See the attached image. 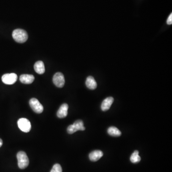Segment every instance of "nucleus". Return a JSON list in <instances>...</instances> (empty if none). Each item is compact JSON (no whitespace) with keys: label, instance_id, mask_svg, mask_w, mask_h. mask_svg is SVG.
Here are the masks:
<instances>
[{"label":"nucleus","instance_id":"obj_1","mask_svg":"<svg viewBox=\"0 0 172 172\" xmlns=\"http://www.w3.org/2000/svg\"><path fill=\"white\" fill-rule=\"evenodd\" d=\"M12 36L14 40L19 43H24L28 39V33L21 29L15 30L12 33Z\"/></svg>","mask_w":172,"mask_h":172},{"label":"nucleus","instance_id":"obj_2","mask_svg":"<svg viewBox=\"0 0 172 172\" xmlns=\"http://www.w3.org/2000/svg\"><path fill=\"white\" fill-rule=\"evenodd\" d=\"M18 165L20 169H24L28 167L29 163L28 155L25 152L20 151L17 154Z\"/></svg>","mask_w":172,"mask_h":172},{"label":"nucleus","instance_id":"obj_3","mask_svg":"<svg viewBox=\"0 0 172 172\" xmlns=\"http://www.w3.org/2000/svg\"><path fill=\"white\" fill-rule=\"evenodd\" d=\"M85 127L83 122L81 120H77L73 124L69 125L67 129V131L69 134H73L78 131H84Z\"/></svg>","mask_w":172,"mask_h":172},{"label":"nucleus","instance_id":"obj_4","mask_svg":"<svg viewBox=\"0 0 172 172\" xmlns=\"http://www.w3.org/2000/svg\"><path fill=\"white\" fill-rule=\"evenodd\" d=\"M18 127L22 131L24 132H29L31 129L30 121L26 118H21L17 122Z\"/></svg>","mask_w":172,"mask_h":172},{"label":"nucleus","instance_id":"obj_5","mask_svg":"<svg viewBox=\"0 0 172 172\" xmlns=\"http://www.w3.org/2000/svg\"><path fill=\"white\" fill-rule=\"evenodd\" d=\"M29 105L32 109L37 114H41L44 110L43 105L36 98H32L30 100Z\"/></svg>","mask_w":172,"mask_h":172},{"label":"nucleus","instance_id":"obj_6","mask_svg":"<svg viewBox=\"0 0 172 172\" xmlns=\"http://www.w3.org/2000/svg\"><path fill=\"white\" fill-rule=\"evenodd\" d=\"M2 81L7 85H12L17 80V75L15 73L5 74L2 78Z\"/></svg>","mask_w":172,"mask_h":172},{"label":"nucleus","instance_id":"obj_7","mask_svg":"<svg viewBox=\"0 0 172 172\" xmlns=\"http://www.w3.org/2000/svg\"><path fill=\"white\" fill-rule=\"evenodd\" d=\"M54 84L57 87L62 88L65 83V80L63 74L60 72H57L54 75L53 78Z\"/></svg>","mask_w":172,"mask_h":172},{"label":"nucleus","instance_id":"obj_8","mask_svg":"<svg viewBox=\"0 0 172 172\" xmlns=\"http://www.w3.org/2000/svg\"><path fill=\"white\" fill-rule=\"evenodd\" d=\"M68 105L66 103L61 105L57 112V116L59 118H64L67 117L68 111Z\"/></svg>","mask_w":172,"mask_h":172},{"label":"nucleus","instance_id":"obj_9","mask_svg":"<svg viewBox=\"0 0 172 172\" xmlns=\"http://www.w3.org/2000/svg\"><path fill=\"white\" fill-rule=\"evenodd\" d=\"M114 99L112 97L106 98L102 102L101 105V109L103 111H107L110 109L111 105L114 102Z\"/></svg>","mask_w":172,"mask_h":172},{"label":"nucleus","instance_id":"obj_10","mask_svg":"<svg viewBox=\"0 0 172 172\" xmlns=\"http://www.w3.org/2000/svg\"><path fill=\"white\" fill-rule=\"evenodd\" d=\"M35 80V77L32 75L23 74L20 77V80L24 84H30L33 83Z\"/></svg>","mask_w":172,"mask_h":172},{"label":"nucleus","instance_id":"obj_11","mask_svg":"<svg viewBox=\"0 0 172 172\" xmlns=\"http://www.w3.org/2000/svg\"><path fill=\"white\" fill-rule=\"evenodd\" d=\"M103 155V153L102 152L100 151V150H96V151H94L92 152L89 153V159L91 161L96 162V161H97L100 159H101Z\"/></svg>","mask_w":172,"mask_h":172},{"label":"nucleus","instance_id":"obj_12","mask_svg":"<svg viewBox=\"0 0 172 172\" xmlns=\"http://www.w3.org/2000/svg\"><path fill=\"white\" fill-rule=\"evenodd\" d=\"M35 71L39 74H43L45 72L44 64L42 61H37L34 65Z\"/></svg>","mask_w":172,"mask_h":172},{"label":"nucleus","instance_id":"obj_13","mask_svg":"<svg viewBox=\"0 0 172 172\" xmlns=\"http://www.w3.org/2000/svg\"><path fill=\"white\" fill-rule=\"evenodd\" d=\"M86 85L89 89H95L97 87V84L94 78L92 76H88L86 80Z\"/></svg>","mask_w":172,"mask_h":172},{"label":"nucleus","instance_id":"obj_14","mask_svg":"<svg viewBox=\"0 0 172 172\" xmlns=\"http://www.w3.org/2000/svg\"><path fill=\"white\" fill-rule=\"evenodd\" d=\"M108 132L110 135L112 136H120L122 134L121 131L119 130V129L114 126L110 127L108 130Z\"/></svg>","mask_w":172,"mask_h":172},{"label":"nucleus","instance_id":"obj_15","mask_svg":"<svg viewBox=\"0 0 172 172\" xmlns=\"http://www.w3.org/2000/svg\"><path fill=\"white\" fill-rule=\"evenodd\" d=\"M130 160L132 163H138L141 161V157L139 155V152L138 151H135L131 154Z\"/></svg>","mask_w":172,"mask_h":172},{"label":"nucleus","instance_id":"obj_16","mask_svg":"<svg viewBox=\"0 0 172 172\" xmlns=\"http://www.w3.org/2000/svg\"><path fill=\"white\" fill-rule=\"evenodd\" d=\"M50 172H62V167L59 164H55L54 165Z\"/></svg>","mask_w":172,"mask_h":172},{"label":"nucleus","instance_id":"obj_17","mask_svg":"<svg viewBox=\"0 0 172 172\" xmlns=\"http://www.w3.org/2000/svg\"><path fill=\"white\" fill-rule=\"evenodd\" d=\"M167 24L169 25L170 24H172V14L171 13L170 14V15L169 16L168 19L167 20Z\"/></svg>","mask_w":172,"mask_h":172},{"label":"nucleus","instance_id":"obj_18","mask_svg":"<svg viewBox=\"0 0 172 172\" xmlns=\"http://www.w3.org/2000/svg\"><path fill=\"white\" fill-rule=\"evenodd\" d=\"M2 144H3L2 140L1 139H0V147L2 146Z\"/></svg>","mask_w":172,"mask_h":172}]
</instances>
